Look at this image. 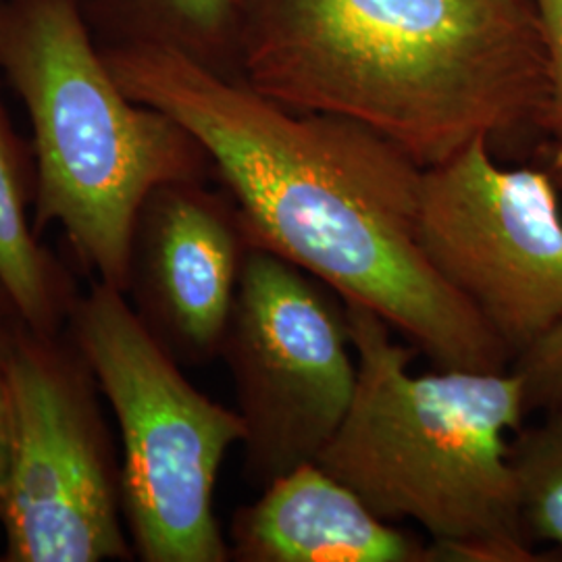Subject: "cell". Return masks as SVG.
<instances>
[{
  "label": "cell",
  "mask_w": 562,
  "mask_h": 562,
  "mask_svg": "<svg viewBox=\"0 0 562 562\" xmlns=\"http://www.w3.org/2000/svg\"><path fill=\"white\" fill-rule=\"evenodd\" d=\"M134 101L186 127L250 238L359 302L440 369L496 371L510 350L419 244L425 167L359 121L292 111L178 53L102 48Z\"/></svg>",
  "instance_id": "obj_1"
},
{
  "label": "cell",
  "mask_w": 562,
  "mask_h": 562,
  "mask_svg": "<svg viewBox=\"0 0 562 562\" xmlns=\"http://www.w3.org/2000/svg\"><path fill=\"white\" fill-rule=\"evenodd\" d=\"M241 80L292 111L380 132L422 167L536 132V0H248Z\"/></svg>",
  "instance_id": "obj_2"
},
{
  "label": "cell",
  "mask_w": 562,
  "mask_h": 562,
  "mask_svg": "<svg viewBox=\"0 0 562 562\" xmlns=\"http://www.w3.org/2000/svg\"><path fill=\"white\" fill-rule=\"evenodd\" d=\"M346 308L359 383L317 462L385 521L423 527L438 562L540 561L510 467L527 417L515 371L415 375L411 348L392 340L385 319L359 302Z\"/></svg>",
  "instance_id": "obj_3"
},
{
  "label": "cell",
  "mask_w": 562,
  "mask_h": 562,
  "mask_svg": "<svg viewBox=\"0 0 562 562\" xmlns=\"http://www.w3.org/2000/svg\"><path fill=\"white\" fill-rule=\"evenodd\" d=\"M0 76L32 125L36 232L59 225L86 271L125 292L142 202L167 181L211 180V159L121 88L78 0H0Z\"/></svg>",
  "instance_id": "obj_4"
},
{
  "label": "cell",
  "mask_w": 562,
  "mask_h": 562,
  "mask_svg": "<svg viewBox=\"0 0 562 562\" xmlns=\"http://www.w3.org/2000/svg\"><path fill=\"white\" fill-rule=\"evenodd\" d=\"M65 331L90 364L120 425L123 519L144 562H227L215 487L232 446L244 440L236 408L190 382L125 294L94 281Z\"/></svg>",
  "instance_id": "obj_5"
},
{
  "label": "cell",
  "mask_w": 562,
  "mask_h": 562,
  "mask_svg": "<svg viewBox=\"0 0 562 562\" xmlns=\"http://www.w3.org/2000/svg\"><path fill=\"white\" fill-rule=\"evenodd\" d=\"M11 464L0 494L7 562L132 561L121 464L101 387L67 331L21 323L7 352Z\"/></svg>",
  "instance_id": "obj_6"
},
{
  "label": "cell",
  "mask_w": 562,
  "mask_h": 562,
  "mask_svg": "<svg viewBox=\"0 0 562 562\" xmlns=\"http://www.w3.org/2000/svg\"><path fill=\"white\" fill-rule=\"evenodd\" d=\"M220 357L244 425L246 480L262 490L317 461L346 419L359 383L340 294L255 244Z\"/></svg>",
  "instance_id": "obj_7"
},
{
  "label": "cell",
  "mask_w": 562,
  "mask_h": 562,
  "mask_svg": "<svg viewBox=\"0 0 562 562\" xmlns=\"http://www.w3.org/2000/svg\"><path fill=\"white\" fill-rule=\"evenodd\" d=\"M419 244L513 359L561 322V192L546 169L503 167L487 138L427 167Z\"/></svg>",
  "instance_id": "obj_8"
},
{
  "label": "cell",
  "mask_w": 562,
  "mask_h": 562,
  "mask_svg": "<svg viewBox=\"0 0 562 562\" xmlns=\"http://www.w3.org/2000/svg\"><path fill=\"white\" fill-rule=\"evenodd\" d=\"M252 246L238 204L209 180L167 181L142 202L123 294L181 367L220 357Z\"/></svg>",
  "instance_id": "obj_9"
},
{
  "label": "cell",
  "mask_w": 562,
  "mask_h": 562,
  "mask_svg": "<svg viewBox=\"0 0 562 562\" xmlns=\"http://www.w3.org/2000/svg\"><path fill=\"white\" fill-rule=\"evenodd\" d=\"M227 542L238 562L436 561L434 543L382 519L317 461L276 477L240 506Z\"/></svg>",
  "instance_id": "obj_10"
},
{
  "label": "cell",
  "mask_w": 562,
  "mask_h": 562,
  "mask_svg": "<svg viewBox=\"0 0 562 562\" xmlns=\"http://www.w3.org/2000/svg\"><path fill=\"white\" fill-rule=\"evenodd\" d=\"M34 201V150L15 132L0 99V288L27 327L60 334L80 292L63 262L42 244Z\"/></svg>",
  "instance_id": "obj_11"
},
{
  "label": "cell",
  "mask_w": 562,
  "mask_h": 562,
  "mask_svg": "<svg viewBox=\"0 0 562 562\" xmlns=\"http://www.w3.org/2000/svg\"><path fill=\"white\" fill-rule=\"evenodd\" d=\"M101 48L148 46L241 80L248 0H78Z\"/></svg>",
  "instance_id": "obj_12"
},
{
  "label": "cell",
  "mask_w": 562,
  "mask_h": 562,
  "mask_svg": "<svg viewBox=\"0 0 562 562\" xmlns=\"http://www.w3.org/2000/svg\"><path fill=\"white\" fill-rule=\"evenodd\" d=\"M510 467L529 540L562 552V408L542 413V422L515 434Z\"/></svg>",
  "instance_id": "obj_13"
},
{
  "label": "cell",
  "mask_w": 562,
  "mask_h": 562,
  "mask_svg": "<svg viewBox=\"0 0 562 562\" xmlns=\"http://www.w3.org/2000/svg\"><path fill=\"white\" fill-rule=\"evenodd\" d=\"M546 48V88L536 117L548 159V176L562 194V0H536Z\"/></svg>",
  "instance_id": "obj_14"
},
{
  "label": "cell",
  "mask_w": 562,
  "mask_h": 562,
  "mask_svg": "<svg viewBox=\"0 0 562 562\" xmlns=\"http://www.w3.org/2000/svg\"><path fill=\"white\" fill-rule=\"evenodd\" d=\"M510 369L521 382L527 415L562 408V319L522 348Z\"/></svg>",
  "instance_id": "obj_15"
},
{
  "label": "cell",
  "mask_w": 562,
  "mask_h": 562,
  "mask_svg": "<svg viewBox=\"0 0 562 562\" xmlns=\"http://www.w3.org/2000/svg\"><path fill=\"white\" fill-rule=\"evenodd\" d=\"M7 352L0 348V494L9 477L11 464V438H13V402L7 371Z\"/></svg>",
  "instance_id": "obj_16"
},
{
  "label": "cell",
  "mask_w": 562,
  "mask_h": 562,
  "mask_svg": "<svg viewBox=\"0 0 562 562\" xmlns=\"http://www.w3.org/2000/svg\"><path fill=\"white\" fill-rule=\"evenodd\" d=\"M21 323L23 322H21L13 302L7 296V292L0 288V348L2 350H9Z\"/></svg>",
  "instance_id": "obj_17"
},
{
  "label": "cell",
  "mask_w": 562,
  "mask_h": 562,
  "mask_svg": "<svg viewBox=\"0 0 562 562\" xmlns=\"http://www.w3.org/2000/svg\"><path fill=\"white\" fill-rule=\"evenodd\" d=\"M0 536H2V522H0Z\"/></svg>",
  "instance_id": "obj_18"
}]
</instances>
